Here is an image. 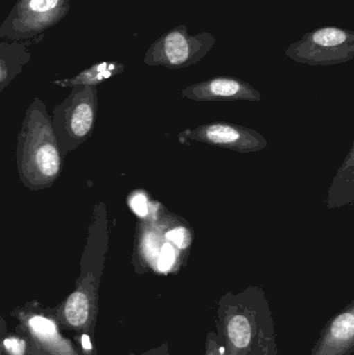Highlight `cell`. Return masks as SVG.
I'll return each instance as SVG.
<instances>
[{
	"instance_id": "17",
	"label": "cell",
	"mask_w": 354,
	"mask_h": 355,
	"mask_svg": "<svg viewBox=\"0 0 354 355\" xmlns=\"http://www.w3.org/2000/svg\"><path fill=\"white\" fill-rule=\"evenodd\" d=\"M8 323H6V319L2 316L0 313V355H6L2 348V342H3L4 337L8 334Z\"/></svg>"
},
{
	"instance_id": "6",
	"label": "cell",
	"mask_w": 354,
	"mask_h": 355,
	"mask_svg": "<svg viewBox=\"0 0 354 355\" xmlns=\"http://www.w3.org/2000/svg\"><path fill=\"white\" fill-rule=\"evenodd\" d=\"M215 43L212 33L204 31L191 35L186 25H179L152 44L145 54V62L170 68L189 66L204 58Z\"/></svg>"
},
{
	"instance_id": "12",
	"label": "cell",
	"mask_w": 354,
	"mask_h": 355,
	"mask_svg": "<svg viewBox=\"0 0 354 355\" xmlns=\"http://www.w3.org/2000/svg\"><path fill=\"white\" fill-rule=\"evenodd\" d=\"M206 137L213 143L231 144L239 139V133L232 127L215 125L207 129Z\"/></svg>"
},
{
	"instance_id": "15",
	"label": "cell",
	"mask_w": 354,
	"mask_h": 355,
	"mask_svg": "<svg viewBox=\"0 0 354 355\" xmlns=\"http://www.w3.org/2000/svg\"><path fill=\"white\" fill-rule=\"evenodd\" d=\"M166 238L180 248H185L189 243V234L184 227H178L166 234Z\"/></svg>"
},
{
	"instance_id": "11",
	"label": "cell",
	"mask_w": 354,
	"mask_h": 355,
	"mask_svg": "<svg viewBox=\"0 0 354 355\" xmlns=\"http://www.w3.org/2000/svg\"><path fill=\"white\" fill-rule=\"evenodd\" d=\"M203 87H207L210 94L218 97H233L242 89V85L232 78H215Z\"/></svg>"
},
{
	"instance_id": "4",
	"label": "cell",
	"mask_w": 354,
	"mask_h": 355,
	"mask_svg": "<svg viewBox=\"0 0 354 355\" xmlns=\"http://www.w3.org/2000/svg\"><path fill=\"white\" fill-rule=\"evenodd\" d=\"M10 316L18 322L16 329L28 337L33 355H87L80 346L62 335L49 306L37 300L17 306Z\"/></svg>"
},
{
	"instance_id": "7",
	"label": "cell",
	"mask_w": 354,
	"mask_h": 355,
	"mask_svg": "<svg viewBox=\"0 0 354 355\" xmlns=\"http://www.w3.org/2000/svg\"><path fill=\"white\" fill-rule=\"evenodd\" d=\"M116 72H118V64L103 62V64H96V66L83 71L74 78L54 81L53 83L64 87H74L77 85L96 87L102 81L116 74Z\"/></svg>"
},
{
	"instance_id": "16",
	"label": "cell",
	"mask_w": 354,
	"mask_h": 355,
	"mask_svg": "<svg viewBox=\"0 0 354 355\" xmlns=\"http://www.w3.org/2000/svg\"><path fill=\"white\" fill-rule=\"evenodd\" d=\"M131 207L133 211L139 216H145L148 213L147 198L143 194H136L131 200Z\"/></svg>"
},
{
	"instance_id": "13",
	"label": "cell",
	"mask_w": 354,
	"mask_h": 355,
	"mask_svg": "<svg viewBox=\"0 0 354 355\" xmlns=\"http://www.w3.org/2000/svg\"><path fill=\"white\" fill-rule=\"evenodd\" d=\"M60 4V0H29L27 10L31 12H49L55 10Z\"/></svg>"
},
{
	"instance_id": "2",
	"label": "cell",
	"mask_w": 354,
	"mask_h": 355,
	"mask_svg": "<svg viewBox=\"0 0 354 355\" xmlns=\"http://www.w3.org/2000/svg\"><path fill=\"white\" fill-rule=\"evenodd\" d=\"M16 162L19 179L31 191L51 187L62 175L64 158L51 116L37 98L25 112L17 141Z\"/></svg>"
},
{
	"instance_id": "9",
	"label": "cell",
	"mask_w": 354,
	"mask_h": 355,
	"mask_svg": "<svg viewBox=\"0 0 354 355\" xmlns=\"http://www.w3.org/2000/svg\"><path fill=\"white\" fill-rule=\"evenodd\" d=\"M2 348L6 355H33L28 337L16 329L4 337Z\"/></svg>"
},
{
	"instance_id": "3",
	"label": "cell",
	"mask_w": 354,
	"mask_h": 355,
	"mask_svg": "<svg viewBox=\"0 0 354 355\" xmlns=\"http://www.w3.org/2000/svg\"><path fill=\"white\" fill-rule=\"evenodd\" d=\"M97 108V89L89 85L73 87L71 95L54 108L51 123L62 158L91 137Z\"/></svg>"
},
{
	"instance_id": "14",
	"label": "cell",
	"mask_w": 354,
	"mask_h": 355,
	"mask_svg": "<svg viewBox=\"0 0 354 355\" xmlns=\"http://www.w3.org/2000/svg\"><path fill=\"white\" fill-rule=\"evenodd\" d=\"M175 262V250L170 244H164L158 259V269L160 271H168Z\"/></svg>"
},
{
	"instance_id": "8",
	"label": "cell",
	"mask_w": 354,
	"mask_h": 355,
	"mask_svg": "<svg viewBox=\"0 0 354 355\" xmlns=\"http://www.w3.org/2000/svg\"><path fill=\"white\" fill-rule=\"evenodd\" d=\"M229 337L237 348L247 347L251 341V325L245 316H235L228 325Z\"/></svg>"
},
{
	"instance_id": "10",
	"label": "cell",
	"mask_w": 354,
	"mask_h": 355,
	"mask_svg": "<svg viewBox=\"0 0 354 355\" xmlns=\"http://www.w3.org/2000/svg\"><path fill=\"white\" fill-rule=\"evenodd\" d=\"M332 342L345 344L351 341L354 331L353 313H345L339 316L332 325Z\"/></svg>"
},
{
	"instance_id": "1",
	"label": "cell",
	"mask_w": 354,
	"mask_h": 355,
	"mask_svg": "<svg viewBox=\"0 0 354 355\" xmlns=\"http://www.w3.org/2000/svg\"><path fill=\"white\" fill-rule=\"evenodd\" d=\"M107 250V217L104 204L96 205L89 225L87 244L80 259L75 288L58 306L50 308L62 331L94 339L97 323L100 282Z\"/></svg>"
},
{
	"instance_id": "5",
	"label": "cell",
	"mask_w": 354,
	"mask_h": 355,
	"mask_svg": "<svg viewBox=\"0 0 354 355\" xmlns=\"http://www.w3.org/2000/svg\"><path fill=\"white\" fill-rule=\"evenodd\" d=\"M286 54L297 62L312 64L347 62L354 56V33L341 27H320L291 44Z\"/></svg>"
}]
</instances>
